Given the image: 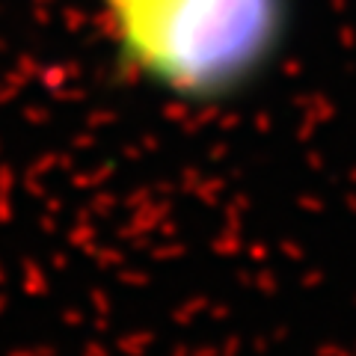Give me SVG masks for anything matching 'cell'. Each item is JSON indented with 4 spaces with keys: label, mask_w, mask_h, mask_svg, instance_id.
I'll return each mask as SVG.
<instances>
[{
    "label": "cell",
    "mask_w": 356,
    "mask_h": 356,
    "mask_svg": "<svg viewBox=\"0 0 356 356\" xmlns=\"http://www.w3.org/2000/svg\"><path fill=\"white\" fill-rule=\"evenodd\" d=\"M122 3H128V0H98V6H102V13H110V9H116Z\"/></svg>",
    "instance_id": "7a4b0ae2"
},
{
    "label": "cell",
    "mask_w": 356,
    "mask_h": 356,
    "mask_svg": "<svg viewBox=\"0 0 356 356\" xmlns=\"http://www.w3.org/2000/svg\"><path fill=\"white\" fill-rule=\"evenodd\" d=\"M122 63L161 92L217 102L280 54L288 0H128L104 13Z\"/></svg>",
    "instance_id": "6da1fadb"
}]
</instances>
